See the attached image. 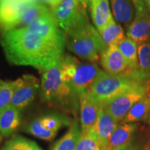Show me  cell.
<instances>
[{"label":"cell","instance_id":"cell-7","mask_svg":"<svg viewBox=\"0 0 150 150\" xmlns=\"http://www.w3.org/2000/svg\"><path fill=\"white\" fill-rule=\"evenodd\" d=\"M102 72L95 63H83L77 60L74 75L69 84L80 98L88 93L91 86Z\"/></svg>","mask_w":150,"mask_h":150},{"label":"cell","instance_id":"cell-21","mask_svg":"<svg viewBox=\"0 0 150 150\" xmlns=\"http://www.w3.org/2000/svg\"><path fill=\"white\" fill-rule=\"evenodd\" d=\"M149 112L150 97L147 93L131 107L123 121L125 123H131L142 120L147 117Z\"/></svg>","mask_w":150,"mask_h":150},{"label":"cell","instance_id":"cell-13","mask_svg":"<svg viewBox=\"0 0 150 150\" xmlns=\"http://www.w3.org/2000/svg\"><path fill=\"white\" fill-rule=\"evenodd\" d=\"M24 6L12 0H0V27L4 31L17 28Z\"/></svg>","mask_w":150,"mask_h":150},{"label":"cell","instance_id":"cell-22","mask_svg":"<svg viewBox=\"0 0 150 150\" xmlns=\"http://www.w3.org/2000/svg\"><path fill=\"white\" fill-rule=\"evenodd\" d=\"M117 47L126 60L129 70H138L137 43L129 38H125L117 45Z\"/></svg>","mask_w":150,"mask_h":150},{"label":"cell","instance_id":"cell-33","mask_svg":"<svg viewBox=\"0 0 150 150\" xmlns=\"http://www.w3.org/2000/svg\"><path fill=\"white\" fill-rule=\"evenodd\" d=\"M54 0H36L37 3L40 4H46L50 5V6H52V5L53 4Z\"/></svg>","mask_w":150,"mask_h":150},{"label":"cell","instance_id":"cell-23","mask_svg":"<svg viewBox=\"0 0 150 150\" xmlns=\"http://www.w3.org/2000/svg\"><path fill=\"white\" fill-rule=\"evenodd\" d=\"M99 33L107 47L112 45H117L125 38L123 29L114 19Z\"/></svg>","mask_w":150,"mask_h":150},{"label":"cell","instance_id":"cell-6","mask_svg":"<svg viewBox=\"0 0 150 150\" xmlns=\"http://www.w3.org/2000/svg\"><path fill=\"white\" fill-rule=\"evenodd\" d=\"M33 34L60 45H65V33L61 31L52 11L24 27Z\"/></svg>","mask_w":150,"mask_h":150},{"label":"cell","instance_id":"cell-37","mask_svg":"<svg viewBox=\"0 0 150 150\" xmlns=\"http://www.w3.org/2000/svg\"><path fill=\"white\" fill-rule=\"evenodd\" d=\"M147 6H148V8H149V11L150 12V3L149 4H147Z\"/></svg>","mask_w":150,"mask_h":150},{"label":"cell","instance_id":"cell-25","mask_svg":"<svg viewBox=\"0 0 150 150\" xmlns=\"http://www.w3.org/2000/svg\"><path fill=\"white\" fill-rule=\"evenodd\" d=\"M75 150H102V148L96 134L91 129L81 131Z\"/></svg>","mask_w":150,"mask_h":150},{"label":"cell","instance_id":"cell-35","mask_svg":"<svg viewBox=\"0 0 150 150\" xmlns=\"http://www.w3.org/2000/svg\"><path fill=\"white\" fill-rule=\"evenodd\" d=\"M145 1L146 4H147V5L149 4L150 3V0H145Z\"/></svg>","mask_w":150,"mask_h":150},{"label":"cell","instance_id":"cell-19","mask_svg":"<svg viewBox=\"0 0 150 150\" xmlns=\"http://www.w3.org/2000/svg\"><path fill=\"white\" fill-rule=\"evenodd\" d=\"M51 11L42 4L33 2L25 5L18 20L17 28L20 26H22V27H26L30 22L47 14Z\"/></svg>","mask_w":150,"mask_h":150},{"label":"cell","instance_id":"cell-17","mask_svg":"<svg viewBox=\"0 0 150 150\" xmlns=\"http://www.w3.org/2000/svg\"><path fill=\"white\" fill-rule=\"evenodd\" d=\"M20 125V110L9 105L0 110V133L1 136H11Z\"/></svg>","mask_w":150,"mask_h":150},{"label":"cell","instance_id":"cell-34","mask_svg":"<svg viewBox=\"0 0 150 150\" xmlns=\"http://www.w3.org/2000/svg\"><path fill=\"white\" fill-rule=\"evenodd\" d=\"M63 1H64V0H54L53 4H52V6H51V8H52V10L55 8L56 6H59L60 4H61Z\"/></svg>","mask_w":150,"mask_h":150},{"label":"cell","instance_id":"cell-9","mask_svg":"<svg viewBox=\"0 0 150 150\" xmlns=\"http://www.w3.org/2000/svg\"><path fill=\"white\" fill-rule=\"evenodd\" d=\"M88 6L89 0H64L52 10V13L60 28L66 32L82 11Z\"/></svg>","mask_w":150,"mask_h":150},{"label":"cell","instance_id":"cell-31","mask_svg":"<svg viewBox=\"0 0 150 150\" xmlns=\"http://www.w3.org/2000/svg\"><path fill=\"white\" fill-rule=\"evenodd\" d=\"M26 150H42L41 148L37 145L34 141L32 140H28L27 147Z\"/></svg>","mask_w":150,"mask_h":150},{"label":"cell","instance_id":"cell-28","mask_svg":"<svg viewBox=\"0 0 150 150\" xmlns=\"http://www.w3.org/2000/svg\"><path fill=\"white\" fill-rule=\"evenodd\" d=\"M13 91V81H5L0 79V110L11 104Z\"/></svg>","mask_w":150,"mask_h":150},{"label":"cell","instance_id":"cell-27","mask_svg":"<svg viewBox=\"0 0 150 150\" xmlns=\"http://www.w3.org/2000/svg\"><path fill=\"white\" fill-rule=\"evenodd\" d=\"M138 69L140 72L150 76V43H140L138 48Z\"/></svg>","mask_w":150,"mask_h":150},{"label":"cell","instance_id":"cell-4","mask_svg":"<svg viewBox=\"0 0 150 150\" xmlns=\"http://www.w3.org/2000/svg\"><path fill=\"white\" fill-rule=\"evenodd\" d=\"M41 99L50 106L65 111L75 112L78 110L79 98L70 84L61 77V60L50 69L42 72Z\"/></svg>","mask_w":150,"mask_h":150},{"label":"cell","instance_id":"cell-2","mask_svg":"<svg viewBox=\"0 0 150 150\" xmlns=\"http://www.w3.org/2000/svg\"><path fill=\"white\" fill-rule=\"evenodd\" d=\"M65 33V45L81 59L96 62L107 48L100 33L90 23L87 9L81 13L74 23Z\"/></svg>","mask_w":150,"mask_h":150},{"label":"cell","instance_id":"cell-16","mask_svg":"<svg viewBox=\"0 0 150 150\" xmlns=\"http://www.w3.org/2000/svg\"><path fill=\"white\" fill-rule=\"evenodd\" d=\"M91 18L94 25L100 33L113 20L108 0H89Z\"/></svg>","mask_w":150,"mask_h":150},{"label":"cell","instance_id":"cell-30","mask_svg":"<svg viewBox=\"0 0 150 150\" xmlns=\"http://www.w3.org/2000/svg\"><path fill=\"white\" fill-rule=\"evenodd\" d=\"M136 9V11H142L145 8L143 0H130Z\"/></svg>","mask_w":150,"mask_h":150},{"label":"cell","instance_id":"cell-26","mask_svg":"<svg viewBox=\"0 0 150 150\" xmlns=\"http://www.w3.org/2000/svg\"><path fill=\"white\" fill-rule=\"evenodd\" d=\"M42 125L47 129L57 131L63 126H70L72 123L70 118L65 115H48L40 117Z\"/></svg>","mask_w":150,"mask_h":150},{"label":"cell","instance_id":"cell-29","mask_svg":"<svg viewBox=\"0 0 150 150\" xmlns=\"http://www.w3.org/2000/svg\"><path fill=\"white\" fill-rule=\"evenodd\" d=\"M28 140L22 136H16L7 140L0 150H26Z\"/></svg>","mask_w":150,"mask_h":150},{"label":"cell","instance_id":"cell-3","mask_svg":"<svg viewBox=\"0 0 150 150\" xmlns=\"http://www.w3.org/2000/svg\"><path fill=\"white\" fill-rule=\"evenodd\" d=\"M149 76L137 70L111 74L103 72L88 92V97L93 102L103 103L129 90L147 84Z\"/></svg>","mask_w":150,"mask_h":150},{"label":"cell","instance_id":"cell-12","mask_svg":"<svg viewBox=\"0 0 150 150\" xmlns=\"http://www.w3.org/2000/svg\"><path fill=\"white\" fill-rule=\"evenodd\" d=\"M80 121L81 131L91 130L95 126L102 108V103L93 102L88 97V93L79 98Z\"/></svg>","mask_w":150,"mask_h":150},{"label":"cell","instance_id":"cell-18","mask_svg":"<svg viewBox=\"0 0 150 150\" xmlns=\"http://www.w3.org/2000/svg\"><path fill=\"white\" fill-rule=\"evenodd\" d=\"M81 129L76 119L73 120L67 133L54 143L51 150H75L79 140Z\"/></svg>","mask_w":150,"mask_h":150},{"label":"cell","instance_id":"cell-32","mask_svg":"<svg viewBox=\"0 0 150 150\" xmlns=\"http://www.w3.org/2000/svg\"><path fill=\"white\" fill-rule=\"evenodd\" d=\"M12 1H16V2H18L20 4H23V5H26V4H29L31 3H33V2H36V0H12Z\"/></svg>","mask_w":150,"mask_h":150},{"label":"cell","instance_id":"cell-5","mask_svg":"<svg viewBox=\"0 0 150 150\" xmlns=\"http://www.w3.org/2000/svg\"><path fill=\"white\" fill-rule=\"evenodd\" d=\"M148 93V83L129 90L102 103L105 110L117 122L123 120L134 105Z\"/></svg>","mask_w":150,"mask_h":150},{"label":"cell","instance_id":"cell-1","mask_svg":"<svg viewBox=\"0 0 150 150\" xmlns=\"http://www.w3.org/2000/svg\"><path fill=\"white\" fill-rule=\"evenodd\" d=\"M0 43L11 63L30 65L42 72L61 60L65 47L33 34L25 27L4 31Z\"/></svg>","mask_w":150,"mask_h":150},{"label":"cell","instance_id":"cell-8","mask_svg":"<svg viewBox=\"0 0 150 150\" xmlns=\"http://www.w3.org/2000/svg\"><path fill=\"white\" fill-rule=\"evenodd\" d=\"M13 82V95L10 105L20 110L34 99L39 88V81L33 75L24 74Z\"/></svg>","mask_w":150,"mask_h":150},{"label":"cell","instance_id":"cell-15","mask_svg":"<svg viewBox=\"0 0 150 150\" xmlns=\"http://www.w3.org/2000/svg\"><path fill=\"white\" fill-rule=\"evenodd\" d=\"M135 129L134 124L123 122L118 125L103 150H127Z\"/></svg>","mask_w":150,"mask_h":150},{"label":"cell","instance_id":"cell-11","mask_svg":"<svg viewBox=\"0 0 150 150\" xmlns=\"http://www.w3.org/2000/svg\"><path fill=\"white\" fill-rule=\"evenodd\" d=\"M129 38L136 43H143L150 38V16L146 8L136 11L134 20L127 30Z\"/></svg>","mask_w":150,"mask_h":150},{"label":"cell","instance_id":"cell-10","mask_svg":"<svg viewBox=\"0 0 150 150\" xmlns=\"http://www.w3.org/2000/svg\"><path fill=\"white\" fill-rule=\"evenodd\" d=\"M101 64L108 74H119L129 71L128 65L117 45H110L101 54Z\"/></svg>","mask_w":150,"mask_h":150},{"label":"cell","instance_id":"cell-24","mask_svg":"<svg viewBox=\"0 0 150 150\" xmlns=\"http://www.w3.org/2000/svg\"><path fill=\"white\" fill-rule=\"evenodd\" d=\"M25 131L36 138L47 140V141H51L53 140L58 133L57 131L47 129L42 125L40 117L37 118L31 122L26 127Z\"/></svg>","mask_w":150,"mask_h":150},{"label":"cell","instance_id":"cell-20","mask_svg":"<svg viewBox=\"0 0 150 150\" xmlns=\"http://www.w3.org/2000/svg\"><path fill=\"white\" fill-rule=\"evenodd\" d=\"M112 11L115 20L125 24H130L134 17V8L130 0H110Z\"/></svg>","mask_w":150,"mask_h":150},{"label":"cell","instance_id":"cell-36","mask_svg":"<svg viewBox=\"0 0 150 150\" xmlns=\"http://www.w3.org/2000/svg\"><path fill=\"white\" fill-rule=\"evenodd\" d=\"M1 140H2V136H1V133H0V142H1Z\"/></svg>","mask_w":150,"mask_h":150},{"label":"cell","instance_id":"cell-14","mask_svg":"<svg viewBox=\"0 0 150 150\" xmlns=\"http://www.w3.org/2000/svg\"><path fill=\"white\" fill-rule=\"evenodd\" d=\"M117 125L118 122L102 106L96 124L92 129L100 142L102 150L106 147L110 137L117 128Z\"/></svg>","mask_w":150,"mask_h":150}]
</instances>
